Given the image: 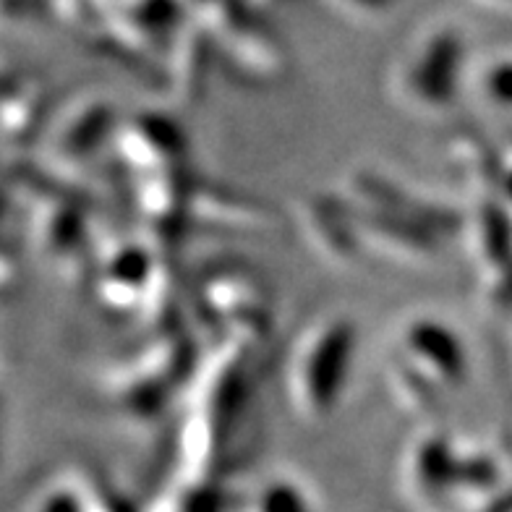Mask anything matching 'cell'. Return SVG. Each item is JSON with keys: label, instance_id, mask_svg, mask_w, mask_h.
<instances>
[{"label": "cell", "instance_id": "obj_1", "mask_svg": "<svg viewBox=\"0 0 512 512\" xmlns=\"http://www.w3.org/2000/svg\"><path fill=\"white\" fill-rule=\"evenodd\" d=\"M403 340L408 345L411 358H421L426 369L442 374V382L450 387H458V379H463L465 353L463 343L447 330L445 324L434 322H413L403 330Z\"/></svg>", "mask_w": 512, "mask_h": 512}]
</instances>
